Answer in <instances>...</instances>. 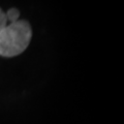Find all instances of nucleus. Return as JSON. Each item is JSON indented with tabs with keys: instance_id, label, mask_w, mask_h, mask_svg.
I'll list each match as a JSON object with an SVG mask.
<instances>
[{
	"instance_id": "f257e3e1",
	"label": "nucleus",
	"mask_w": 124,
	"mask_h": 124,
	"mask_svg": "<svg viewBox=\"0 0 124 124\" xmlns=\"http://www.w3.org/2000/svg\"><path fill=\"white\" fill-rule=\"evenodd\" d=\"M32 36L31 26L27 21L18 20L0 32V56L14 57L23 53Z\"/></svg>"
},
{
	"instance_id": "f03ea898",
	"label": "nucleus",
	"mask_w": 124,
	"mask_h": 124,
	"mask_svg": "<svg viewBox=\"0 0 124 124\" xmlns=\"http://www.w3.org/2000/svg\"><path fill=\"white\" fill-rule=\"evenodd\" d=\"M19 16H20V13H19L18 9H16V8H10V9L6 13L5 17H6V20H9L11 23H14V22H16V21H18Z\"/></svg>"
},
{
	"instance_id": "7ed1b4c3",
	"label": "nucleus",
	"mask_w": 124,
	"mask_h": 124,
	"mask_svg": "<svg viewBox=\"0 0 124 124\" xmlns=\"http://www.w3.org/2000/svg\"><path fill=\"white\" fill-rule=\"evenodd\" d=\"M6 24H7V20H6L5 14L0 8V32L6 27Z\"/></svg>"
}]
</instances>
